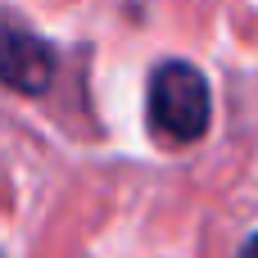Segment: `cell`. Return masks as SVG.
I'll list each match as a JSON object with an SVG mask.
<instances>
[{
	"label": "cell",
	"instance_id": "3",
	"mask_svg": "<svg viewBox=\"0 0 258 258\" xmlns=\"http://www.w3.org/2000/svg\"><path fill=\"white\" fill-rule=\"evenodd\" d=\"M240 258H258V236H249V240H245V249H240Z\"/></svg>",
	"mask_w": 258,
	"mask_h": 258
},
{
	"label": "cell",
	"instance_id": "1",
	"mask_svg": "<svg viewBox=\"0 0 258 258\" xmlns=\"http://www.w3.org/2000/svg\"><path fill=\"white\" fill-rule=\"evenodd\" d=\"M209 113H213L209 82L195 63L168 59V63L154 68V77H150V122L163 141H172V145L200 141L209 132Z\"/></svg>",
	"mask_w": 258,
	"mask_h": 258
},
{
	"label": "cell",
	"instance_id": "2",
	"mask_svg": "<svg viewBox=\"0 0 258 258\" xmlns=\"http://www.w3.org/2000/svg\"><path fill=\"white\" fill-rule=\"evenodd\" d=\"M54 77V50L14 18H0V86L18 95L45 91Z\"/></svg>",
	"mask_w": 258,
	"mask_h": 258
}]
</instances>
